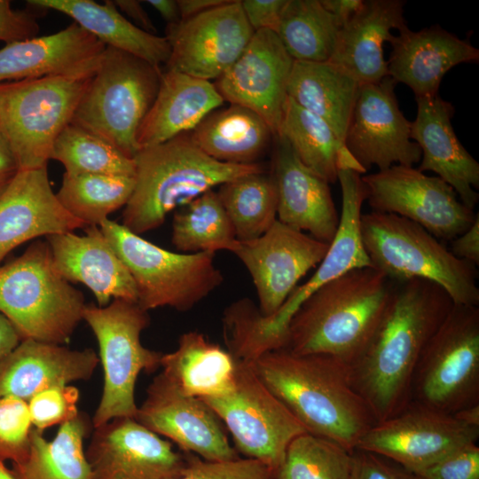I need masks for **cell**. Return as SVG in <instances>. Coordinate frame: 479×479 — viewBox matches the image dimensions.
I'll return each instance as SVG.
<instances>
[{
  "mask_svg": "<svg viewBox=\"0 0 479 479\" xmlns=\"http://www.w3.org/2000/svg\"><path fill=\"white\" fill-rule=\"evenodd\" d=\"M51 159L62 163L67 175H136L133 158L102 137L74 122H70L56 139Z\"/></svg>",
  "mask_w": 479,
  "mask_h": 479,
  "instance_id": "41",
  "label": "cell"
},
{
  "mask_svg": "<svg viewBox=\"0 0 479 479\" xmlns=\"http://www.w3.org/2000/svg\"><path fill=\"white\" fill-rule=\"evenodd\" d=\"M352 452L310 433L288 445L275 479H349Z\"/></svg>",
  "mask_w": 479,
  "mask_h": 479,
  "instance_id": "42",
  "label": "cell"
},
{
  "mask_svg": "<svg viewBox=\"0 0 479 479\" xmlns=\"http://www.w3.org/2000/svg\"><path fill=\"white\" fill-rule=\"evenodd\" d=\"M389 42L392 50L388 72L397 83L407 85L415 98L438 95L444 75L461 63L479 60V50L469 38L461 39L433 25L419 31L408 26Z\"/></svg>",
  "mask_w": 479,
  "mask_h": 479,
  "instance_id": "26",
  "label": "cell"
},
{
  "mask_svg": "<svg viewBox=\"0 0 479 479\" xmlns=\"http://www.w3.org/2000/svg\"><path fill=\"white\" fill-rule=\"evenodd\" d=\"M478 436L479 428L411 401L394 416L373 425L356 449L384 457L413 474L476 443Z\"/></svg>",
  "mask_w": 479,
  "mask_h": 479,
  "instance_id": "15",
  "label": "cell"
},
{
  "mask_svg": "<svg viewBox=\"0 0 479 479\" xmlns=\"http://www.w3.org/2000/svg\"><path fill=\"white\" fill-rule=\"evenodd\" d=\"M275 138L271 173L278 193L277 219L330 245L340 216L329 184L299 160L286 139Z\"/></svg>",
  "mask_w": 479,
  "mask_h": 479,
  "instance_id": "25",
  "label": "cell"
},
{
  "mask_svg": "<svg viewBox=\"0 0 479 479\" xmlns=\"http://www.w3.org/2000/svg\"><path fill=\"white\" fill-rule=\"evenodd\" d=\"M360 233L373 268L392 281L420 279L440 286L453 304L478 306V271L420 225L394 214H362Z\"/></svg>",
  "mask_w": 479,
  "mask_h": 479,
  "instance_id": "6",
  "label": "cell"
},
{
  "mask_svg": "<svg viewBox=\"0 0 479 479\" xmlns=\"http://www.w3.org/2000/svg\"><path fill=\"white\" fill-rule=\"evenodd\" d=\"M450 251L457 258L469 262L475 265L479 264V216L469 228L451 240Z\"/></svg>",
  "mask_w": 479,
  "mask_h": 479,
  "instance_id": "50",
  "label": "cell"
},
{
  "mask_svg": "<svg viewBox=\"0 0 479 479\" xmlns=\"http://www.w3.org/2000/svg\"><path fill=\"white\" fill-rule=\"evenodd\" d=\"M277 136L286 139L299 160L328 184L338 180L342 169L365 174L333 129L288 96Z\"/></svg>",
  "mask_w": 479,
  "mask_h": 479,
  "instance_id": "35",
  "label": "cell"
},
{
  "mask_svg": "<svg viewBox=\"0 0 479 479\" xmlns=\"http://www.w3.org/2000/svg\"><path fill=\"white\" fill-rule=\"evenodd\" d=\"M39 26L30 10L13 9L8 0H0V41L11 43L35 37Z\"/></svg>",
  "mask_w": 479,
  "mask_h": 479,
  "instance_id": "48",
  "label": "cell"
},
{
  "mask_svg": "<svg viewBox=\"0 0 479 479\" xmlns=\"http://www.w3.org/2000/svg\"><path fill=\"white\" fill-rule=\"evenodd\" d=\"M33 428L27 402L0 397V460L20 462L28 452Z\"/></svg>",
  "mask_w": 479,
  "mask_h": 479,
  "instance_id": "43",
  "label": "cell"
},
{
  "mask_svg": "<svg viewBox=\"0 0 479 479\" xmlns=\"http://www.w3.org/2000/svg\"><path fill=\"white\" fill-rule=\"evenodd\" d=\"M180 11L181 20L221 6L229 0H177Z\"/></svg>",
  "mask_w": 479,
  "mask_h": 479,
  "instance_id": "54",
  "label": "cell"
},
{
  "mask_svg": "<svg viewBox=\"0 0 479 479\" xmlns=\"http://www.w3.org/2000/svg\"><path fill=\"white\" fill-rule=\"evenodd\" d=\"M135 184V177L130 176L64 173L56 196L62 207L86 226H99L110 214L126 206Z\"/></svg>",
  "mask_w": 479,
  "mask_h": 479,
  "instance_id": "40",
  "label": "cell"
},
{
  "mask_svg": "<svg viewBox=\"0 0 479 479\" xmlns=\"http://www.w3.org/2000/svg\"><path fill=\"white\" fill-rule=\"evenodd\" d=\"M403 0H365L362 8L339 31L330 62L360 85L389 76L383 45L392 29L407 27Z\"/></svg>",
  "mask_w": 479,
  "mask_h": 479,
  "instance_id": "29",
  "label": "cell"
},
{
  "mask_svg": "<svg viewBox=\"0 0 479 479\" xmlns=\"http://www.w3.org/2000/svg\"><path fill=\"white\" fill-rule=\"evenodd\" d=\"M98 227L131 275L137 302L147 311L190 310L224 281L215 253L166 250L110 219Z\"/></svg>",
  "mask_w": 479,
  "mask_h": 479,
  "instance_id": "8",
  "label": "cell"
},
{
  "mask_svg": "<svg viewBox=\"0 0 479 479\" xmlns=\"http://www.w3.org/2000/svg\"><path fill=\"white\" fill-rule=\"evenodd\" d=\"M84 231V235L67 232L45 237L59 274L90 288L99 307L114 299L137 302L134 280L100 228Z\"/></svg>",
  "mask_w": 479,
  "mask_h": 479,
  "instance_id": "27",
  "label": "cell"
},
{
  "mask_svg": "<svg viewBox=\"0 0 479 479\" xmlns=\"http://www.w3.org/2000/svg\"><path fill=\"white\" fill-rule=\"evenodd\" d=\"M254 33L239 0L167 25L165 37L170 45L167 69L216 80L241 55Z\"/></svg>",
  "mask_w": 479,
  "mask_h": 479,
  "instance_id": "18",
  "label": "cell"
},
{
  "mask_svg": "<svg viewBox=\"0 0 479 479\" xmlns=\"http://www.w3.org/2000/svg\"><path fill=\"white\" fill-rule=\"evenodd\" d=\"M452 305L436 283L420 279L394 281L372 339L349 367L353 386L376 422L394 416L411 401L421 353Z\"/></svg>",
  "mask_w": 479,
  "mask_h": 479,
  "instance_id": "1",
  "label": "cell"
},
{
  "mask_svg": "<svg viewBox=\"0 0 479 479\" xmlns=\"http://www.w3.org/2000/svg\"><path fill=\"white\" fill-rule=\"evenodd\" d=\"M328 247L277 219L260 237L238 240L232 253L252 278L260 314L269 317L280 309L298 281L321 263Z\"/></svg>",
  "mask_w": 479,
  "mask_h": 479,
  "instance_id": "17",
  "label": "cell"
},
{
  "mask_svg": "<svg viewBox=\"0 0 479 479\" xmlns=\"http://www.w3.org/2000/svg\"><path fill=\"white\" fill-rule=\"evenodd\" d=\"M224 102L214 82L167 69L138 130L139 150L191 132Z\"/></svg>",
  "mask_w": 479,
  "mask_h": 479,
  "instance_id": "30",
  "label": "cell"
},
{
  "mask_svg": "<svg viewBox=\"0 0 479 479\" xmlns=\"http://www.w3.org/2000/svg\"><path fill=\"white\" fill-rule=\"evenodd\" d=\"M114 4L117 9L133 20L140 28L153 33L156 30L149 15L145 11L140 1L115 0Z\"/></svg>",
  "mask_w": 479,
  "mask_h": 479,
  "instance_id": "52",
  "label": "cell"
},
{
  "mask_svg": "<svg viewBox=\"0 0 479 479\" xmlns=\"http://www.w3.org/2000/svg\"><path fill=\"white\" fill-rule=\"evenodd\" d=\"M85 305L82 293L56 269L46 240L0 266V313L22 340L67 343Z\"/></svg>",
  "mask_w": 479,
  "mask_h": 479,
  "instance_id": "5",
  "label": "cell"
},
{
  "mask_svg": "<svg viewBox=\"0 0 479 479\" xmlns=\"http://www.w3.org/2000/svg\"><path fill=\"white\" fill-rule=\"evenodd\" d=\"M260 379L310 434L353 452L376 423L353 386L349 366L325 354L279 349L251 362Z\"/></svg>",
  "mask_w": 479,
  "mask_h": 479,
  "instance_id": "2",
  "label": "cell"
},
{
  "mask_svg": "<svg viewBox=\"0 0 479 479\" xmlns=\"http://www.w3.org/2000/svg\"><path fill=\"white\" fill-rule=\"evenodd\" d=\"M20 168L6 140L0 132V197L10 185Z\"/></svg>",
  "mask_w": 479,
  "mask_h": 479,
  "instance_id": "51",
  "label": "cell"
},
{
  "mask_svg": "<svg viewBox=\"0 0 479 479\" xmlns=\"http://www.w3.org/2000/svg\"><path fill=\"white\" fill-rule=\"evenodd\" d=\"M185 455L186 466L177 479H275L266 466L255 459L240 457L228 461H209L192 453Z\"/></svg>",
  "mask_w": 479,
  "mask_h": 479,
  "instance_id": "45",
  "label": "cell"
},
{
  "mask_svg": "<svg viewBox=\"0 0 479 479\" xmlns=\"http://www.w3.org/2000/svg\"><path fill=\"white\" fill-rule=\"evenodd\" d=\"M106 46L76 23L0 50V83L57 75L93 74Z\"/></svg>",
  "mask_w": 479,
  "mask_h": 479,
  "instance_id": "24",
  "label": "cell"
},
{
  "mask_svg": "<svg viewBox=\"0 0 479 479\" xmlns=\"http://www.w3.org/2000/svg\"><path fill=\"white\" fill-rule=\"evenodd\" d=\"M358 87L350 75L330 61H294L287 96L324 120L344 144Z\"/></svg>",
  "mask_w": 479,
  "mask_h": 479,
  "instance_id": "34",
  "label": "cell"
},
{
  "mask_svg": "<svg viewBox=\"0 0 479 479\" xmlns=\"http://www.w3.org/2000/svg\"><path fill=\"white\" fill-rule=\"evenodd\" d=\"M21 340L12 323L0 313V359L10 353Z\"/></svg>",
  "mask_w": 479,
  "mask_h": 479,
  "instance_id": "55",
  "label": "cell"
},
{
  "mask_svg": "<svg viewBox=\"0 0 479 479\" xmlns=\"http://www.w3.org/2000/svg\"><path fill=\"white\" fill-rule=\"evenodd\" d=\"M294 62L275 32L258 30L214 84L224 101L254 111L277 136Z\"/></svg>",
  "mask_w": 479,
  "mask_h": 479,
  "instance_id": "21",
  "label": "cell"
},
{
  "mask_svg": "<svg viewBox=\"0 0 479 479\" xmlns=\"http://www.w3.org/2000/svg\"><path fill=\"white\" fill-rule=\"evenodd\" d=\"M365 0H320L324 8L335 16L343 26L364 5Z\"/></svg>",
  "mask_w": 479,
  "mask_h": 479,
  "instance_id": "53",
  "label": "cell"
},
{
  "mask_svg": "<svg viewBox=\"0 0 479 479\" xmlns=\"http://www.w3.org/2000/svg\"><path fill=\"white\" fill-rule=\"evenodd\" d=\"M417 114L411 139L421 151L420 172L432 171L451 185L460 201L475 210L479 200V163L458 139L452 125L455 108L439 94L415 98Z\"/></svg>",
  "mask_w": 479,
  "mask_h": 479,
  "instance_id": "22",
  "label": "cell"
},
{
  "mask_svg": "<svg viewBox=\"0 0 479 479\" xmlns=\"http://www.w3.org/2000/svg\"><path fill=\"white\" fill-rule=\"evenodd\" d=\"M411 401L452 415L479 404L478 306L452 305L421 353Z\"/></svg>",
  "mask_w": 479,
  "mask_h": 479,
  "instance_id": "11",
  "label": "cell"
},
{
  "mask_svg": "<svg viewBox=\"0 0 479 479\" xmlns=\"http://www.w3.org/2000/svg\"><path fill=\"white\" fill-rule=\"evenodd\" d=\"M416 479H479V447H460L428 467L413 473Z\"/></svg>",
  "mask_w": 479,
  "mask_h": 479,
  "instance_id": "46",
  "label": "cell"
},
{
  "mask_svg": "<svg viewBox=\"0 0 479 479\" xmlns=\"http://www.w3.org/2000/svg\"><path fill=\"white\" fill-rule=\"evenodd\" d=\"M194 145L211 158L231 164H253L275 137L254 111L235 104L209 113L191 132Z\"/></svg>",
  "mask_w": 479,
  "mask_h": 479,
  "instance_id": "33",
  "label": "cell"
},
{
  "mask_svg": "<svg viewBox=\"0 0 479 479\" xmlns=\"http://www.w3.org/2000/svg\"><path fill=\"white\" fill-rule=\"evenodd\" d=\"M98 363L92 349H70L62 344L23 339L0 359V397L28 402L50 388L89 380Z\"/></svg>",
  "mask_w": 479,
  "mask_h": 479,
  "instance_id": "28",
  "label": "cell"
},
{
  "mask_svg": "<svg viewBox=\"0 0 479 479\" xmlns=\"http://www.w3.org/2000/svg\"><path fill=\"white\" fill-rule=\"evenodd\" d=\"M342 27L320 0H287L276 34L294 61L326 62Z\"/></svg>",
  "mask_w": 479,
  "mask_h": 479,
  "instance_id": "37",
  "label": "cell"
},
{
  "mask_svg": "<svg viewBox=\"0 0 479 479\" xmlns=\"http://www.w3.org/2000/svg\"><path fill=\"white\" fill-rule=\"evenodd\" d=\"M393 286L373 267L353 269L327 282L292 316L280 349L329 355L350 367L372 339Z\"/></svg>",
  "mask_w": 479,
  "mask_h": 479,
  "instance_id": "3",
  "label": "cell"
},
{
  "mask_svg": "<svg viewBox=\"0 0 479 479\" xmlns=\"http://www.w3.org/2000/svg\"><path fill=\"white\" fill-rule=\"evenodd\" d=\"M146 3L159 12L167 25H174L181 21L177 0H148Z\"/></svg>",
  "mask_w": 479,
  "mask_h": 479,
  "instance_id": "56",
  "label": "cell"
},
{
  "mask_svg": "<svg viewBox=\"0 0 479 479\" xmlns=\"http://www.w3.org/2000/svg\"><path fill=\"white\" fill-rule=\"evenodd\" d=\"M161 75V67L106 46L72 122L134 159L139 151L138 130L156 98Z\"/></svg>",
  "mask_w": 479,
  "mask_h": 479,
  "instance_id": "7",
  "label": "cell"
},
{
  "mask_svg": "<svg viewBox=\"0 0 479 479\" xmlns=\"http://www.w3.org/2000/svg\"><path fill=\"white\" fill-rule=\"evenodd\" d=\"M397 82L387 76L358 87L344 137V145L365 173L393 165L413 167L421 160L420 146L411 140V122L401 112Z\"/></svg>",
  "mask_w": 479,
  "mask_h": 479,
  "instance_id": "16",
  "label": "cell"
},
{
  "mask_svg": "<svg viewBox=\"0 0 479 479\" xmlns=\"http://www.w3.org/2000/svg\"><path fill=\"white\" fill-rule=\"evenodd\" d=\"M361 174L349 169L338 171L342 189V211L337 232L328 250L310 279L297 286L280 309L264 317L255 311L247 328L250 339L260 349L269 350L281 346L287 324L300 305L317 289L345 272L373 267L360 233L362 205L365 200Z\"/></svg>",
  "mask_w": 479,
  "mask_h": 479,
  "instance_id": "14",
  "label": "cell"
},
{
  "mask_svg": "<svg viewBox=\"0 0 479 479\" xmlns=\"http://www.w3.org/2000/svg\"><path fill=\"white\" fill-rule=\"evenodd\" d=\"M82 319L98 341L104 373L93 427L116 418L135 419L138 408L135 401L137 379L142 372L151 373L161 367L163 355L141 342V334L150 324L148 311L137 302L114 299L105 307L86 304Z\"/></svg>",
  "mask_w": 479,
  "mask_h": 479,
  "instance_id": "10",
  "label": "cell"
},
{
  "mask_svg": "<svg viewBox=\"0 0 479 479\" xmlns=\"http://www.w3.org/2000/svg\"><path fill=\"white\" fill-rule=\"evenodd\" d=\"M237 240L266 232L277 220L278 193L271 173H252L232 179L216 192Z\"/></svg>",
  "mask_w": 479,
  "mask_h": 479,
  "instance_id": "38",
  "label": "cell"
},
{
  "mask_svg": "<svg viewBox=\"0 0 479 479\" xmlns=\"http://www.w3.org/2000/svg\"><path fill=\"white\" fill-rule=\"evenodd\" d=\"M453 416L467 425L479 428V404L467 407Z\"/></svg>",
  "mask_w": 479,
  "mask_h": 479,
  "instance_id": "57",
  "label": "cell"
},
{
  "mask_svg": "<svg viewBox=\"0 0 479 479\" xmlns=\"http://www.w3.org/2000/svg\"><path fill=\"white\" fill-rule=\"evenodd\" d=\"M27 4L62 12L106 46L134 55L155 67L166 66L169 59L170 45L167 38L133 24L114 1L98 4L92 0H28Z\"/></svg>",
  "mask_w": 479,
  "mask_h": 479,
  "instance_id": "31",
  "label": "cell"
},
{
  "mask_svg": "<svg viewBox=\"0 0 479 479\" xmlns=\"http://www.w3.org/2000/svg\"><path fill=\"white\" fill-rule=\"evenodd\" d=\"M237 240L232 222L213 189L177 208L174 214L172 243L179 251L232 252Z\"/></svg>",
  "mask_w": 479,
  "mask_h": 479,
  "instance_id": "39",
  "label": "cell"
},
{
  "mask_svg": "<svg viewBox=\"0 0 479 479\" xmlns=\"http://www.w3.org/2000/svg\"><path fill=\"white\" fill-rule=\"evenodd\" d=\"M136 184L122 212V225L136 234L161 226L169 213L214 187L265 171L261 163L231 164L207 155L189 133L142 148L134 157Z\"/></svg>",
  "mask_w": 479,
  "mask_h": 479,
  "instance_id": "4",
  "label": "cell"
},
{
  "mask_svg": "<svg viewBox=\"0 0 479 479\" xmlns=\"http://www.w3.org/2000/svg\"><path fill=\"white\" fill-rule=\"evenodd\" d=\"M361 179L372 211L406 218L439 240L451 241L467 231L477 214L439 177L411 166L393 165Z\"/></svg>",
  "mask_w": 479,
  "mask_h": 479,
  "instance_id": "13",
  "label": "cell"
},
{
  "mask_svg": "<svg viewBox=\"0 0 479 479\" xmlns=\"http://www.w3.org/2000/svg\"><path fill=\"white\" fill-rule=\"evenodd\" d=\"M201 400L231 433L237 452L263 463L274 476L290 443L308 433L263 383L251 362L236 360L235 389L231 394Z\"/></svg>",
  "mask_w": 479,
  "mask_h": 479,
  "instance_id": "12",
  "label": "cell"
},
{
  "mask_svg": "<svg viewBox=\"0 0 479 479\" xmlns=\"http://www.w3.org/2000/svg\"><path fill=\"white\" fill-rule=\"evenodd\" d=\"M349 479H416L413 474L378 454L355 449Z\"/></svg>",
  "mask_w": 479,
  "mask_h": 479,
  "instance_id": "47",
  "label": "cell"
},
{
  "mask_svg": "<svg viewBox=\"0 0 479 479\" xmlns=\"http://www.w3.org/2000/svg\"><path fill=\"white\" fill-rule=\"evenodd\" d=\"M85 227L59 201L47 167L20 169L0 197V262L24 242Z\"/></svg>",
  "mask_w": 479,
  "mask_h": 479,
  "instance_id": "23",
  "label": "cell"
},
{
  "mask_svg": "<svg viewBox=\"0 0 479 479\" xmlns=\"http://www.w3.org/2000/svg\"><path fill=\"white\" fill-rule=\"evenodd\" d=\"M287 0H240L245 17L255 32L262 29L276 33Z\"/></svg>",
  "mask_w": 479,
  "mask_h": 479,
  "instance_id": "49",
  "label": "cell"
},
{
  "mask_svg": "<svg viewBox=\"0 0 479 479\" xmlns=\"http://www.w3.org/2000/svg\"><path fill=\"white\" fill-rule=\"evenodd\" d=\"M162 373L185 395L220 398L235 389L236 360L220 345L198 331L184 333L177 348L163 354Z\"/></svg>",
  "mask_w": 479,
  "mask_h": 479,
  "instance_id": "32",
  "label": "cell"
},
{
  "mask_svg": "<svg viewBox=\"0 0 479 479\" xmlns=\"http://www.w3.org/2000/svg\"><path fill=\"white\" fill-rule=\"evenodd\" d=\"M135 420L175 443L185 453L209 461L240 458L210 406L200 398L184 394L162 372L149 384Z\"/></svg>",
  "mask_w": 479,
  "mask_h": 479,
  "instance_id": "19",
  "label": "cell"
},
{
  "mask_svg": "<svg viewBox=\"0 0 479 479\" xmlns=\"http://www.w3.org/2000/svg\"><path fill=\"white\" fill-rule=\"evenodd\" d=\"M91 479H177L185 453L134 418H116L94 428L85 451Z\"/></svg>",
  "mask_w": 479,
  "mask_h": 479,
  "instance_id": "20",
  "label": "cell"
},
{
  "mask_svg": "<svg viewBox=\"0 0 479 479\" xmlns=\"http://www.w3.org/2000/svg\"><path fill=\"white\" fill-rule=\"evenodd\" d=\"M79 390L72 385L50 388L35 395L27 402L33 427L43 431L75 418Z\"/></svg>",
  "mask_w": 479,
  "mask_h": 479,
  "instance_id": "44",
  "label": "cell"
},
{
  "mask_svg": "<svg viewBox=\"0 0 479 479\" xmlns=\"http://www.w3.org/2000/svg\"><path fill=\"white\" fill-rule=\"evenodd\" d=\"M89 419L79 413L61 424L55 437L48 441L33 428L27 456L12 464L17 479H91L83 447L90 430Z\"/></svg>",
  "mask_w": 479,
  "mask_h": 479,
  "instance_id": "36",
  "label": "cell"
},
{
  "mask_svg": "<svg viewBox=\"0 0 479 479\" xmlns=\"http://www.w3.org/2000/svg\"><path fill=\"white\" fill-rule=\"evenodd\" d=\"M0 479H17L12 469H8L2 460H0Z\"/></svg>",
  "mask_w": 479,
  "mask_h": 479,
  "instance_id": "58",
  "label": "cell"
},
{
  "mask_svg": "<svg viewBox=\"0 0 479 479\" xmlns=\"http://www.w3.org/2000/svg\"><path fill=\"white\" fill-rule=\"evenodd\" d=\"M94 73L0 83V132L20 169L47 167Z\"/></svg>",
  "mask_w": 479,
  "mask_h": 479,
  "instance_id": "9",
  "label": "cell"
}]
</instances>
